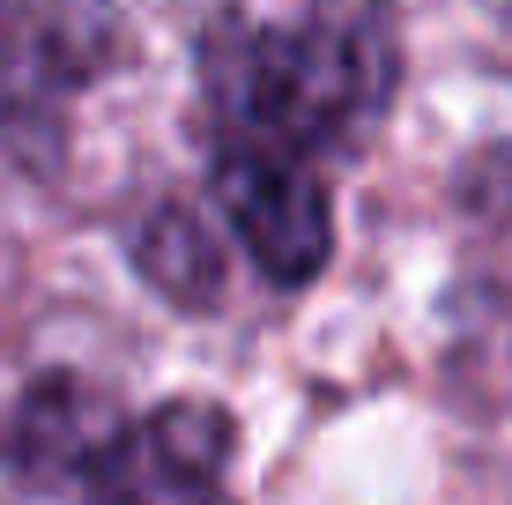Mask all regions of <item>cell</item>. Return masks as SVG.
I'll list each match as a JSON object with an SVG mask.
<instances>
[{
  "instance_id": "cell-3",
  "label": "cell",
  "mask_w": 512,
  "mask_h": 505,
  "mask_svg": "<svg viewBox=\"0 0 512 505\" xmlns=\"http://www.w3.org/2000/svg\"><path fill=\"white\" fill-rule=\"evenodd\" d=\"M216 201L231 216V231L245 238V253L260 260V275L282 290L312 283L327 268L334 246V208H327V179L282 156H245V149H216Z\"/></svg>"
},
{
  "instance_id": "cell-2",
  "label": "cell",
  "mask_w": 512,
  "mask_h": 505,
  "mask_svg": "<svg viewBox=\"0 0 512 505\" xmlns=\"http://www.w3.org/2000/svg\"><path fill=\"white\" fill-rule=\"evenodd\" d=\"M231 461V416L216 402H164L149 416H119L112 446L82 476L90 505H231L223 498Z\"/></svg>"
},
{
  "instance_id": "cell-4",
  "label": "cell",
  "mask_w": 512,
  "mask_h": 505,
  "mask_svg": "<svg viewBox=\"0 0 512 505\" xmlns=\"http://www.w3.org/2000/svg\"><path fill=\"white\" fill-rule=\"evenodd\" d=\"M112 431H119L112 394H97L90 379H45V387H30L23 416H15V461H23L30 483L82 491V476L112 446Z\"/></svg>"
},
{
  "instance_id": "cell-1",
  "label": "cell",
  "mask_w": 512,
  "mask_h": 505,
  "mask_svg": "<svg viewBox=\"0 0 512 505\" xmlns=\"http://www.w3.org/2000/svg\"><path fill=\"white\" fill-rule=\"evenodd\" d=\"M394 30L372 8H231L201 38L216 149L320 171L372 142L394 104Z\"/></svg>"
},
{
  "instance_id": "cell-5",
  "label": "cell",
  "mask_w": 512,
  "mask_h": 505,
  "mask_svg": "<svg viewBox=\"0 0 512 505\" xmlns=\"http://www.w3.org/2000/svg\"><path fill=\"white\" fill-rule=\"evenodd\" d=\"M141 268H149L164 290H179L186 305L216 290V260H208L201 231H193V223L179 216V208H164V216L149 223V238H141Z\"/></svg>"
}]
</instances>
